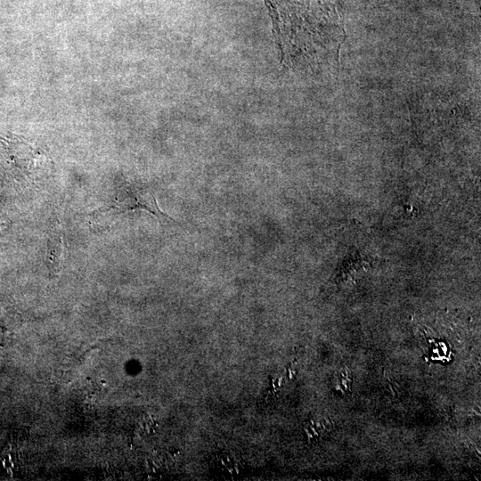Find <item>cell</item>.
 Returning <instances> with one entry per match:
<instances>
[{"mask_svg": "<svg viewBox=\"0 0 481 481\" xmlns=\"http://www.w3.org/2000/svg\"><path fill=\"white\" fill-rule=\"evenodd\" d=\"M218 463L223 467V469L232 475L239 473L240 467V460L234 453L224 452L218 457Z\"/></svg>", "mask_w": 481, "mask_h": 481, "instance_id": "277c9868", "label": "cell"}, {"mask_svg": "<svg viewBox=\"0 0 481 481\" xmlns=\"http://www.w3.org/2000/svg\"><path fill=\"white\" fill-rule=\"evenodd\" d=\"M330 429V421L326 419L314 418L309 420L304 430L309 442H316L327 435Z\"/></svg>", "mask_w": 481, "mask_h": 481, "instance_id": "3957f363", "label": "cell"}, {"mask_svg": "<svg viewBox=\"0 0 481 481\" xmlns=\"http://www.w3.org/2000/svg\"><path fill=\"white\" fill-rule=\"evenodd\" d=\"M135 209H143L155 216L159 220L174 221L167 214L160 209L153 192L147 188L126 186L121 189L111 205L99 208L92 214L114 211L123 213Z\"/></svg>", "mask_w": 481, "mask_h": 481, "instance_id": "6da1fadb", "label": "cell"}, {"mask_svg": "<svg viewBox=\"0 0 481 481\" xmlns=\"http://www.w3.org/2000/svg\"><path fill=\"white\" fill-rule=\"evenodd\" d=\"M46 264L52 275L60 274L65 258L64 236L61 225L51 233L46 245Z\"/></svg>", "mask_w": 481, "mask_h": 481, "instance_id": "7a4b0ae2", "label": "cell"}]
</instances>
